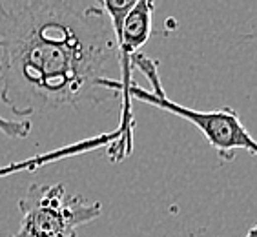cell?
<instances>
[{
    "mask_svg": "<svg viewBox=\"0 0 257 237\" xmlns=\"http://www.w3.org/2000/svg\"><path fill=\"white\" fill-rule=\"evenodd\" d=\"M100 2H102V8H104V11H106V15L111 20L115 37H117V44H119L124 19H126V15L130 13V10L134 8L135 0H100Z\"/></svg>",
    "mask_w": 257,
    "mask_h": 237,
    "instance_id": "obj_5",
    "label": "cell"
},
{
    "mask_svg": "<svg viewBox=\"0 0 257 237\" xmlns=\"http://www.w3.org/2000/svg\"><path fill=\"white\" fill-rule=\"evenodd\" d=\"M130 99L188 121L204 135L208 144L217 152L219 159L223 163L233 161L239 150L248 152L250 155L257 153V143L253 141L252 134L242 124L237 111L230 106H223V108L212 109V111H201V109L188 108V106H183V104L168 99L164 93V88L148 91L144 88H139L135 82L130 88Z\"/></svg>",
    "mask_w": 257,
    "mask_h": 237,
    "instance_id": "obj_3",
    "label": "cell"
},
{
    "mask_svg": "<svg viewBox=\"0 0 257 237\" xmlns=\"http://www.w3.org/2000/svg\"><path fill=\"white\" fill-rule=\"evenodd\" d=\"M244 237H257V228H255V226H252V228H250V230L246 232V235H244Z\"/></svg>",
    "mask_w": 257,
    "mask_h": 237,
    "instance_id": "obj_7",
    "label": "cell"
},
{
    "mask_svg": "<svg viewBox=\"0 0 257 237\" xmlns=\"http://www.w3.org/2000/svg\"><path fill=\"white\" fill-rule=\"evenodd\" d=\"M120 135H122V132L119 128H115L113 132H108V134H100V135H95V137L82 139V141L71 143L68 146H60V148L51 150V152L39 153V155L22 159V161H15V163H10L6 164V166H0V179L8 177V175H15V173L20 172H35V170L48 166L51 163H57V161H62V159L77 157V155H82V153H89L99 148H106L111 143L119 141Z\"/></svg>",
    "mask_w": 257,
    "mask_h": 237,
    "instance_id": "obj_4",
    "label": "cell"
},
{
    "mask_svg": "<svg viewBox=\"0 0 257 237\" xmlns=\"http://www.w3.org/2000/svg\"><path fill=\"white\" fill-rule=\"evenodd\" d=\"M31 118H19V121H13V118H8L4 115H0V134L6 135L10 139H26L31 134Z\"/></svg>",
    "mask_w": 257,
    "mask_h": 237,
    "instance_id": "obj_6",
    "label": "cell"
},
{
    "mask_svg": "<svg viewBox=\"0 0 257 237\" xmlns=\"http://www.w3.org/2000/svg\"><path fill=\"white\" fill-rule=\"evenodd\" d=\"M20 228L10 237H79V228L100 217L102 204L77 193L62 183H35L19 201Z\"/></svg>",
    "mask_w": 257,
    "mask_h": 237,
    "instance_id": "obj_2",
    "label": "cell"
},
{
    "mask_svg": "<svg viewBox=\"0 0 257 237\" xmlns=\"http://www.w3.org/2000/svg\"><path fill=\"white\" fill-rule=\"evenodd\" d=\"M100 0H0V100L19 118L120 97Z\"/></svg>",
    "mask_w": 257,
    "mask_h": 237,
    "instance_id": "obj_1",
    "label": "cell"
}]
</instances>
